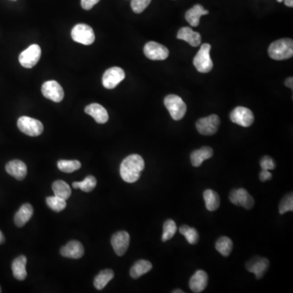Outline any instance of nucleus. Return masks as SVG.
I'll use <instances>...</instances> for the list:
<instances>
[{"label":"nucleus","mask_w":293,"mask_h":293,"mask_svg":"<svg viewBox=\"0 0 293 293\" xmlns=\"http://www.w3.org/2000/svg\"><path fill=\"white\" fill-rule=\"evenodd\" d=\"M34 214V208L31 204H24L22 205L16 214H15L14 222L18 227L24 226L30 221Z\"/></svg>","instance_id":"obj_23"},{"label":"nucleus","mask_w":293,"mask_h":293,"mask_svg":"<svg viewBox=\"0 0 293 293\" xmlns=\"http://www.w3.org/2000/svg\"><path fill=\"white\" fill-rule=\"evenodd\" d=\"M152 269H153V265L150 262L146 260H139L135 262L131 267L130 274L133 279H139L145 274L149 273Z\"/></svg>","instance_id":"obj_25"},{"label":"nucleus","mask_w":293,"mask_h":293,"mask_svg":"<svg viewBox=\"0 0 293 293\" xmlns=\"http://www.w3.org/2000/svg\"><path fill=\"white\" fill-rule=\"evenodd\" d=\"M125 77V73L122 69L119 67H112L103 73L102 82L105 88L113 89L124 80Z\"/></svg>","instance_id":"obj_11"},{"label":"nucleus","mask_w":293,"mask_h":293,"mask_svg":"<svg viewBox=\"0 0 293 293\" xmlns=\"http://www.w3.org/2000/svg\"><path fill=\"white\" fill-rule=\"evenodd\" d=\"M46 202L49 208L56 212H60L66 207V200L56 196H49L46 200Z\"/></svg>","instance_id":"obj_34"},{"label":"nucleus","mask_w":293,"mask_h":293,"mask_svg":"<svg viewBox=\"0 0 293 293\" xmlns=\"http://www.w3.org/2000/svg\"><path fill=\"white\" fill-rule=\"evenodd\" d=\"M204 200L206 208L208 211H215L220 206V197L218 193L211 189H207L204 192Z\"/></svg>","instance_id":"obj_26"},{"label":"nucleus","mask_w":293,"mask_h":293,"mask_svg":"<svg viewBox=\"0 0 293 293\" xmlns=\"http://www.w3.org/2000/svg\"><path fill=\"white\" fill-rule=\"evenodd\" d=\"M179 232L182 236H185L189 244H196L198 243L200 236L196 228L190 227L187 225H183L179 228Z\"/></svg>","instance_id":"obj_30"},{"label":"nucleus","mask_w":293,"mask_h":293,"mask_svg":"<svg viewBox=\"0 0 293 293\" xmlns=\"http://www.w3.org/2000/svg\"><path fill=\"white\" fill-rule=\"evenodd\" d=\"M177 231H178V227H177L175 221H173L172 219L166 220L163 226L162 236H161L162 241L166 242L172 239Z\"/></svg>","instance_id":"obj_32"},{"label":"nucleus","mask_w":293,"mask_h":293,"mask_svg":"<svg viewBox=\"0 0 293 293\" xmlns=\"http://www.w3.org/2000/svg\"><path fill=\"white\" fill-rule=\"evenodd\" d=\"M27 259L25 256H20L12 262V269L13 276L18 280H24L27 276L26 272Z\"/></svg>","instance_id":"obj_24"},{"label":"nucleus","mask_w":293,"mask_h":293,"mask_svg":"<svg viewBox=\"0 0 293 293\" xmlns=\"http://www.w3.org/2000/svg\"><path fill=\"white\" fill-rule=\"evenodd\" d=\"M259 178L260 180L262 181V182L270 180L272 178L271 173L269 172V171H264V170H262V172L260 173Z\"/></svg>","instance_id":"obj_39"},{"label":"nucleus","mask_w":293,"mask_h":293,"mask_svg":"<svg viewBox=\"0 0 293 293\" xmlns=\"http://www.w3.org/2000/svg\"><path fill=\"white\" fill-rule=\"evenodd\" d=\"M208 14V11L205 10L202 5L196 4L186 12L185 18L192 27H196L200 25V17Z\"/></svg>","instance_id":"obj_22"},{"label":"nucleus","mask_w":293,"mask_h":293,"mask_svg":"<svg viewBox=\"0 0 293 293\" xmlns=\"http://www.w3.org/2000/svg\"><path fill=\"white\" fill-rule=\"evenodd\" d=\"M152 0H132L131 8L135 13H141L149 7Z\"/></svg>","instance_id":"obj_36"},{"label":"nucleus","mask_w":293,"mask_h":293,"mask_svg":"<svg viewBox=\"0 0 293 293\" xmlns=\"http://www.w3.org/2000/svg\"><path fill=\"white\" fill-rule=\"evenodd\" d=\"M208 274L202 269H199L192 276L189 281V287L193 292L200 293L208 285Z\"/></svg>","instance_id":"obj_16"},{"label":"nucleus","mask_w":293,"mask_h":293,"mask_svg":"<svg viewBox=\"0 0 293 293\" xmlns=\"http://www.w3.org/2000/svg\"><path fill=\"white\" fill-rule=\"evenodd\" d=\"M72 38L76 43L91 45L95 41V33L91 26L86 24H78L73 27L71 32Z\"/></svg>","instance_id":"obj_6"},{"label":"nucleus","mask_w":293,"mask_h":293,"mask_svg":"<svg viewBox=\"0 0 293 293\" xmlns=\"http://www.w3.org/2000/svg\"><path fill=\"white\" fill-rule=\"evenodd\" d=\"M284 4H285L286 6L290 7V8H292L293 0H284Z\"/></svg>","instance_id":"obj_41"},{"label":"nucleus","mask_w":293,"mask_h":293,"mask_svg":"<svg viewBox=\"0 0 293 293\" xmlns=\"http://www.w3.org/2000/svg\"><path fill=\"white\" fill-rule=\"evenodd\" d=\"M164 106L175 121H180L186 113V105L182 98L176 95H169L164 98Z\"/></svg>","instance_id":"obj_3"},{"label":"nucleus","mask_w":293,"mask_h":293,"mask_svg":"<svg viewBox=\"0 0 293 293\" xmlns=\"http://www.w3.org/2000/svg\"><path fill=\"white\" fill-rule=\"evenodd\" d=\"M4 242V236L2 232H0V244H3Z\"/></svg>","instance_id":"obj_42"},{"label":"nucleus","mask_w":293,"mask_h":293,"mask_svg":"<svg viewBox=\"0 0 293 293\" xmlns=\"http://www.w3.org/2000/svg\"><path fill=\"white\" fill-rule=\"evenodd\" d=\"M285 85L287 86V88H291L292 89L293 87V78L292 77H288L285 81Z\"/></svg>","instance_id":"obj_40"},{"label":"nucleus","mask_w":293,"mask_h":293,"mask_svg":"<svg viewBox=\"0 0 293 293\" xmlns=\"http://www.w3.org/2000/svg\"><path fill=\"white\" fill-rule=\"evenodd\" d=\"M210 50H211L210 44H202L193 59L195 67L200 73H208L214 67L212 59L210 57Z\"/></svg>","instance_id":"obj_4"},{"label":"nucleus","mask_w":293,"mask_h":293,"mask_svg":"<svg viewBox=\"0 0 293 293\" xmlns=\"http://www.w3.org/2000/svg\"><path fill=\"white\" fill-rule=\"evenodd\" d=\"M144 55L152 60H164L169 56L168 48L158 43L149 42L145 45Z\"/></svg>","instance_id":"obj_13"},{"label":"nucleus","mask_w":293,"mask_h":293,"mask_svg":"<svg viewBox=\"0 0 293 293\" xmlns=\"http://www.w3.org/2000/svg\"><path fill=\"white\" fill-rule=\"evenodd\" d=\"M60 254L65 258L79 259L84 254V248L80 242L73 240L64 246L60 249Z\"/></svg>","instance_id":"obj_17"},{"label":"nucleus","mask_w":293,"mask_h":293,"mask_svg":"<svg viewBox=\"0 0 293 293\" xmlns=\"http://www.w3.org/2000/svg\"><path fill=\"white\" fill-rule=\"evenodd\" d=\"M42 93L44 97L52 101L59 103L64 99V90L59 82L54 80L46 81L42 87Z\"/></svg>","instance_id":"obj_12"},{"label":"nucleus","mask_w":293,"mask_h":293,"mask_svg":"<svg viewBox=\"0 0 293 293\" xmlns=\"http://www.w3.org/2000/svg\"><path fill=\"white\" fill-rule=\"evenodd\" d=\"M130 235L125 231L116 232L112 236L111 244L117 256H123L127 253L130 245Z\"/></svg>","instance_id":"obj_14"},{"label":"nucleus","mask_w":293,"mask_h":293,"mask_svg":"<svg viewBox=\"0 0 293 293\" xmlns=\"http://www.w3.org/2000/svg\"><path fill=\"white\" fill-rule=\"evenodd\" d=\"M220 118L216 114H212L207 117L199 119L196 122V129L203 135H214L219 128Z\"/></svg>","instance_id":"obj_7"},{"label":"nucleus","mask_w":293,"mask_h":293,"mask_svg":"<svg viewBox=\"0 0 293 293\" xmlns=\"http://www.w3.org/2000/svg\"><path fill=\"white\" fill-rule=\"evenodd\" d=\"M260 165L264 171H272V170H275L276 168V164L275 161L271 157H267V156H265L261 159Z\"/></svg>","instance_id":"obj_37"},{"label":"nucleus","mask_w":293,"mask_h":293,"mask_svg":"<svg viewBox=\"0 0 293 293\" xmlns=\"http://www.w3.org/2000/svg\"><path fill=\"white\" fill-rule=\"evenodd\" d=\"M97 181L95 177L92 175L87 177L82 182H73V189H79L84 192H90L93 191L96 186Z\"/></svg>","instance_id":"obj_31"},{"label":"nucleus","mask_w":293,"mask_h":293,"mask_svg":"<svg viewBox=\"0 0 293 293\" xmlns=\"http://www.w3.org/2000/svg\"><path fill=\"white\" fill-rule=\"evenodd\" d=\"M293 210V196L292 193H289L282 199L281 202L279 204V214H284L287 212H290Z\"/></svg>","instance_id":"obj_35"},{"label":"nucleus","mask_w":293,"mask_h":293,"mask_svg":"<svg viewBox=\"0 0 293 293\" xmlns=\"http://www.w3.org/2000/svg\"><path fill=\"white\" fill-rule=\"evenodd\" d=\"M172 292H174V293H178V292L184 293V291H182V290H180V289H177V290H175V291H173Z\"/></svg>","instance_id":"obj_43"},{"label":"nucleus","mask_w":293,"mask_h":293,"mask_svg":"<svg viewBox=\"0 0 293 293\" xmlns=\"http://www.w3.org/2000/svg\"><path fill=\"white\" fill-rule=\"evenodd\" d=\"M269 57L276 60H284L293 56V42L290 38H283L272 43L268 48Z\"/></svg>","instance_id":"obj_2"},{"label":"nucleus","mask_w":293,"mask_h":293,"mask_svg":"<svg viewBox=\"0 0 293 293\" xmlns=\"http://www.w3.org/2000/svg\"><path fill=\"white\" fill-rule=\"evenodd\" d=\"M229 200L235 205L242 206L246 210H251L254 206V199L244 189H234L230 192Z\"/></svg>","instance_id":"obj_9"},{"label":"nucleus","mask_w":293,"mask_h":293,"mask_svg":"<svg viewBox=\"0 0 293 293\" xmlns=\"http://www.w3.org/2000/svg\"><path fill=\"white\" fill-rule=\"evenodd\" d=\"M114 277V272L110 269H103L100 273L95 278L94 286L98 290H102L104 288L109 282Z\"/></svg>","instance_id":"obj_27"},{"label":"nucleus","mask_w":293,"mask_h":293,"mask_svg":"<svg viewBox=\"0 0 293 293\" xmlns=\"http://www.w3.org/2000/svg\"><path fill=\"white\" fill-rule=\"evenodd\" d=\"M177 38L189 43L192 47H199L201 44V36L198 32H195L190 27H182L178 32Z\"/></svg>","instance_id":"obj_20"},{"label":"nucleus","mask_w":293,"mask_h":293,"mask_svg":"<svg viewBox=\"0 0 293 293\" xmlns=\"http://www.w3.org/2000/svg\"><path fill=\"white\" fill-rule=\"evenodd\" d=\"M41 53L42 51L39 46L33 44L20 54L19 61L23 67L31 69L38 63L41 57Z\"/></svg>","instance_id":"obj_8"},{"label":"nucleus","mask_w":293,"mask_h":293,"mask_svg":"<svg viewBox=\"0 0 293 293\" xmlns=\"http://www.w3.org/2000/svg\"><path fill=\"white\" fill-rule=\"evenodd\" d=\"M269 267V260L261 257H254L246 264V269L248 272L254 273L258 279L263 277Z\"/></svg>","instance_id":"obj_15"},{"label":"nucleus","mask_w":293,"mask_h":293,"mask_svg":"<svg viewBox=\"0 0 293 293\" xmlns=\"http://www.w3.org/2000/svg\"><path fill=\"white\" fill-rule=\"evenodd\" d=\"M52 190H53L55 196H58L59 198L64 199V200H67L71 196V189L67 182H65V181H56L52 184Z\"/></svg>","instance_id":"obj_28"},{"label":"nucleus","mask_w":293,"mask_h":293,"mask_svg":"<svg viewBox=\"0 0 293 293\" xmlns=\"http://www.w3.org/2000/svg\"><path fill=\"white\" fill-rule=\"evenodd\" d=\"M17 127L22 132L29 136H38L44 131V125L41 121L26 116L18 119Z\"/></svg>","instance_id":"obj_5"},{"label":"nucleus","mask_w":293,"mask_h":293,"mask_svg":"<svg viewBox=\"0 0 293 293\" xmlns=\"http://www.w3.org/2000/svg\"><path fill=\"white\" fill-rule=\"evenodd\" d=\"M214 156V150L210 146H203L198 150H195L191 154V163L195 167H200L206 160Z\"/></svg>","instance_id":"obj_21"},{"label":"nucleus","mask_w":293,"mask_h":293,"mask_svg":"<svg viewBox=\"0 0 293 293\" xmlns=\"http://www.w3.org/2000/svg\"><path fill=\"white\" fill-rule=\"evenodd\" d=\"M215 247H216L217 251H218V253L222 254L223 257H228L232 254V249H233V242L230 238L222 236L217 240Z\"/></svg>","instance_id":"obj_29"},{"label":"nucleus","mask_w":293,"mask_h":293,"mask_svg":"<svg viewBox=\"0 0 293 293\" xmlns=\"http://www.w3.org/2000/svg\"><path fill=\"white\" fill-rule=\"evenodd\" d=\"M0 292H1V287H0Z\"/></svg>","instance_id":"obj_45"},{"label":"nucleus","mask_w":293,"mask_h":293,"mask_svg":"<svg viewBox=\"0 0 293 293\" xmlns=\"http://www.w3.org/2000/svg\"><path fill=\"white\" fill-rule=\"evenodd\" d=\"M278 2L281 3L283 2V0H277Z\"/></svg>","instance_id":"obj_44"},{"label":"nucleus","mask_w":293,"mask_h":293,"mask_svg":"<svg viewBox=\"0 0 293 293\" xmlns=\"http://www.w3.org/2000/svg\"><path fill=\"white\" fill-rule=\"evenodd\" d=\"M85 112L87 114L93 117L95 121L99 124H104L109 121L107 110L99 103H91L88 105L85 108Z\"/></svg>","instance_id":"obj_19"},{"label":"nucleus","mask_w":293,"mask_h":293,"mask_svg":"<svg viewBox=\"0 0 293 293\" xmlns=\"http://www.w3.org/2000/svg\"><path fill=\"white\" fill-rule=\"evenodd\" d=\"M57 166L59 171L64 173H73L81 168V164L80 161L77 160L68 161V160H60L58 161Z\"/></svg>","instance_id":"obj_33"},{"label":"nucleus","mask_w":293,"mask_h":293,"mask_svg":"<svg viewBox=\"0 0 293 293\" xmlns=\"http://www.w3.org/2000/svg\"><path fill=\"white\" fill-rule=\"evenodd\" d=\"M99 0H81V7L85 10H90L91 8L95 6V4H98Z\"/></svg>","instance_id":"obj_38"},{"label":"nucleus","mask_w":293,"mask_h":293,"mask_svg":"<svg viewBox=\"0 0 293 293\" xmlns=\"http://www.w3.org/2000/svg\"><path fill=\"white\" fill-rule=\"evenodd\" d=\"M232 122L243 127H249L254 122V113L248 108L237 107L231 113Z\"/></svg>","instance_id":"obj_10"},{"label":"nucleus","mask_w":293,"mask_h":293,"mask_svg":"<svg viewBox=\"0 0 293 293\" xmlns=\"http://www.w3.org/2000/svg\"><path fill=\"white\" fill-rule=\"evenodd\" d=\"M144 167L143 157L138 154L130 155L121 162L120 175L125 182L133 183L140 178Z\"/></svg>","instance_id":"obj_1"},{"label":"nucleus","mask_w":293,"mask_h":293,"mask_svg":"<svg viewBox=\"0 0 293 293\" xmlns=\"http://www.w3.org/2000/svg\"><path fill=\"white\" fill-rule=\"evenodd\" d=\"M7 173L14 177L17 180H23L27 175V167L23 161L20 160H12L6 164Z\"/></svg>","instance_id":"obj_18"}]
</instances>
